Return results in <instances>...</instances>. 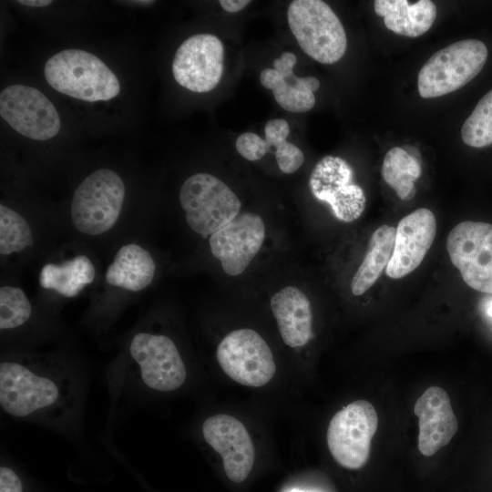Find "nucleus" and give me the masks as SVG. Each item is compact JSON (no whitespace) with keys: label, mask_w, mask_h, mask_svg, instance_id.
Returning a JSON list of instances; mask_svg holds the SVG:
<instances>
[{"label":"nucleus","mask_w":492,"mask_h":492,"mask_svg":"<svg viewBox=\"0 0 492 492\" xmlns=\"http://www.w3.org/2000/svg\"><path fill=\"white\" fill-rule=\"evenodd\" d=\"M89 380L85 372L56 358H5L0 363V406L12 418L82 444Z\"/></svg>","instance_id":"1"},{"label":"nucleus","mask_w":492,"mask_h":492,"mask_svg":"<svg viewBox=\"0 0 492 492\" xmlns=\"http://www.w3.org/2000/svg\"><path fill=\"white\" fill-rule=\"evenodd\" d=\"M128 360L106 376L108 425L120 410L143 405L148 395L179 390L187 380L186 364L174 341L165 334L138 332L128 347Z\"/></svg>","instance_id":"2"},{"label":"nucleus","mask_w":492,"mask_h":492,"mask_svg":"<svg viewBox=\"0 0 492 492\" xmlns=\"http://www.w3.org/2000/svg\"><path fill=\"white\" fill-rule=\"evenodd\" d=\"M47 83L56 91L88 102L109 100L120 91L116 75L95 55L66 49L45 65Z\"/></svg>","instance_id":"3"},{"label":"nucleus","mask_w":492,"mask_h":492,"mask_svg":"<svg viewBox=\"0 0 492 492\" xmlns=\"http://www.w3.org/2000/svg\"><path fill=\"white\" fill-rule=\"evenodd\" d=\"M288 24L301 48L322 64L340 60L347 47L344 28L333 9L321 0H294Z\"/></svg>","instance_id":"4"},{"label":"nucleus","mask_w":492,"mask_h":492,"mask_svg":"<svg viewBox=\"0 0 492 492\" xmlns=\"http://www.w3.org/2000/svg\"><path fill=\"white\" fill-rule=\"evenodd\" d=\"M487 54L486 45L477 39L460 40L438 50L418 73L419 95L434 98L459 89L482 70Z\"/></svg>","instance_id":"5"},{"label":"nucleus","mask_w":492,"mask_h":492,"mask_svg":"<svg viewBox=\"0 0 492 492\" xmlns=\"http://www.w3.org/2000/svg\"><path fill=\"white\" fill-rule=\"evenodd\" d=\"M125 199V185L120 176L100 169L77 186L70 207L75 228L87 235L109 231L118 220Z\"/></svg>","instance_id":"6"},{"label":"nucleus","mask_w":492,"mask_h":492,"mask_svg":"<svg viewBox=\"0 0 492 492\" xmlns=\"http://www.w3.org/2000/svg\"><path fill=\"white\" fill-rule=\"evenodd\" d=\"M179 203L190 228L206 238L240 214L241 200L222 180L209 173L189 177L179 190Z\"/></svg>","instance_id":"7"},{"label":"nucleus","mask_w":492,"mask_h":492,"mask_svg":"<svg viewBox=\"0 0 492 492\" xmlns=\"http://www.w3.org/2000/svg\"><path fill=\"white\" fill-rule=\"evenodd\" d=\"M377 426V413L366 400H355L338 411L330 421L326 436L334 460L348 469L363 467Z\"/></svg>","instance_id":"8"},{"label":"nucleus","mask_w":492,"mask_h":492,"mask_svg":"<svg viewBox=\"0 0 492 492\" xmlns=\"http://www.w3.org/2000/svg\"><path fill=\"white\" fill-rule=\"evenodd\" d=\"M216 357L222 371L242 385L262 386L271 381L276 371L269 345L252 329L229 333L219 343Z\"/></svg>","instance_id":"9"},{"label":"nucleus","mask_w":492,"mask_h":492,"mask_svg":"<svg viewBox=\"0 0 492 492\" xmlns=\"http://www.w3.org/2000/svg\"><path fill=\"white\" fill-rule=\"evenodd\" d=\"M446 250L464 282L472 289L492 294V224L462 221L448 233Z\"/></svg>","instance_id":"10"},{"label":"nucleus","mask_w":492,"mask_h":492,"mask_svg":"<svg viewBox=\"0 0 492 492\" xmlns=\"http://www.w3.org/2000/svg\"><path fill=\"white\" fill-rule=\"evenodd\" d=\"M0 115L21 135L47 140L61 128L59 115L52 102L38 89L15 84L0 93Z\"/></svg>","instance_id":"11"},{"label":"nucleus","mask_w":492,"mask_h":492,"mask_svg":"<svg viewBox=\"0 0 492 492\" xmlns=\"http://www.w3.org/2000/svg\"><path fill=\"white\" fill-rule=\"evenodd\" d=\"M309 185L313 196L330 205L338 220H356L365 208L364 190L354 182V170L340 157L325 156L320 159L310 176Z\"/></svg>","instance_id":"12"},{"label":"nucleus","mask_w":492,"mask_h":492,"mask_svg":"<svg viewBox=\"0 0 492 492\" xmlns=\"http://www.w3.org/2000/svg\"><path fill=\"white\" fill-rule=\"evenodd\" d=\"M224 48L211 34H197L179 46L172 73L181 87L193 92H208L220 82L223 73Z\"/></svg>","instance_id":"13"},{"label":"nucleus","mask_w":492,"mask_h":492,"mask_svg":"<svg viewBox=\"0 0 492 492\" xmlns=\"http://www.w3.org/2000/svg\"><path fill=\"white\" fill-rule=\"evenodd\" d=\"M265 239L261 217L252 212L241 213L210 236V251L226 274L242 273L261 250Z\"/></svg>","instance_id":"14"},{"label":"nucleus","mask_w":492,"mask_h":492,"mask_svg":"<svg viewBox=\"0 0 492 492\" xmlns=\"http://www.w3.org/2000/svg\"><path fill=\"white\" fill-rule=\"evenodd\" d=\"M205 442L220 455L228 478L235 483L244 481L252 469L255 451L243 424L230 415L209 416L201 425Z\"/></svg>","instance_id":"15"},{"label":"nucleus","mask_w":492,"mask_h":492,"mask_svg":"<svg viewBox=\"0 0 492 492\" xmlns=\"http://www.w3.org/2000/svg\"><path fill=\"white\" fill-rule=\"evenodd\" d=\"M436 220L426 208H419L405 216L395 228L387 276L401 279L415 271L423 261L436 238Z\"/></svg>","instance_id":"16"},{"label":"nucleus","mask_w":492,"mask_h":492,"mask_svg":"<svg viewBox=\"0 0 492 492\" xmlns=\"http://www.w3.org/2000/svg\"><path fill=\"white\" fill-rule=\"evenodd\" d=\"M414 412L419 419L418 449L432 456L449 444L458 429L450 398L443 388L430 386L416 400Z\"/></svg>","instance_id":"17"},{"label":"nucleus","mask_w":492,"mask_h":492,"mask_svg":"<svg viewBox=\"0 0 492 492\" xmlns=\"http://www.w3.org/2000/svg\"><path fill=\"white\" fill-rule=\"evenodd\" d=\"M296 56L284 52L273 61V68H265L260 75L261 85L272 90L276 102L285 110L302 113L315 104L314 91L320 87L314 77H298L293 74Z\"/></svg>","instance_id":"18"},{"label":"nucleus","mask_w":492,"mask_h":492,"mask_svg":"<svg viewBox=\"0 0 492 492\" xmlns=\"http://www.w3.org/2000/svg\"><path fill=\"white\" fill-rule=\"evenodd\" d=\"M271 308L285 344L299 347L313 336L311 302L305 293L294 286H287L275 292Z\"/></svg>","instance_id":"19"},{"label":"nucleus","mask_w":492,"mask_h":492,"mask_svg":"<svg viewBox=\"0 0 492 492\" xmlns=\"http://www.w3.org/2000/svg\"><path fill=\"white\" fill-rule=\"evenodd\" d=\"M374 12L384 17L390 31L408 37H416L430 29L436 18V6L430 0L410 3L407 0H376Z\"/></svg>","instance_id":"20"},{"label":"nucleus","mask_w":492,"mask_h":492,"mask_svg":"<svg viewBox=\"0 0 492 492\" xmlns=\"http://www.w3.org/2000/svg\"><path fill=\"white\" fill-rule=\"evenodd\" d=\"M155 272L156 263L150 253L141 246L130 243L118 251L105 279L112 286L138 292L151 283Z\"/></svg>","instance_id":"21"},{"label":"nucleus","mask_w":492,"mask_h":492,"mask_svg":"<svg viewBox=\"0 0 492 492\" xmlns=\"http://www.w3.org/2000/svg\"><path fill=\"white\" fill-rule=\"evenodd\" d=\"M395 238V228L389 225H382L374 231L367 253L351 282L354 296L367 292L386 269L393 254Z\"/></svg>","instance_id":"22"},{"label":"nucleus","mask_w":492,"mask_h":492,"mask_svg":"<svg viewBox=\"0 0 492 492\" xmlns=\"http://www.w3.org/2000/svg\"><path fill=\"white\" fill-rule=\"evenodd\" d=\"M96 271L86 255H77L62 264L47 263L40 271L39 283L65 297L77 296L86 285L91 283Z\"/></svg>","instance_id":"23"},{"label":"nucleus","mask_w":492,"mask_h":492,"mask_svg":"<svg viewBox=\"0 0 492 492\" xmlns=\"http://www.w3.org/2000/svg\"><path fill=\"white\" fill-rule=\"evenodd\" d=\"M381 174L400 200H410L415 195V182L422 174L421 159L394 147L384 155Z\"/></svg>","instance_id":"24"},{"label":"nucleus","mask_w":492,"mask_h":492,"mask_svg":"<svg viewBox=\"0 0 492 492\" xmlns=\"http://www.w3.org/2000/svg\"><path fill=\"white\" fill-rule=\"evenodd\" d=\"M265 144L268 152L275 147V158L282 172L291 174L303 163L304 156L295 145L286 140L290 133L289 124L282 118L269 120L264 128Z\"/></svg>","instance_id":"25"},{"label":"nucleus","mask_w":492,"mask_h":492,"mask_svg":"<svg viewBox=\"0 0 492 492\" xmlns=\"http://www.w3.org/2000/svg\"><path fill=\"white\" fill-rule=\"evenodd\" d=\"M27 221L15 210L0 205V253L9 255L33 245Z\"/></svg>","instance_id":"26"},{"label":"nucleus","mask_w":492,"mask_h":492,"mask_svg":"<svg viewBox=\"0 0 492 492\" xmlns=\"http://www.w3.org/2000/svg\"><path fill=\"white\" fill-rule=\"evenodd\" d=\"M465 144L483 148L492 144V89L477 104L461 128Z\"/></svg>","instance_id":"27"},{"label":"nucleus","mask_w":492,"mask_h":492,"mask_svg":"<svg viewBox=\"0 0 492 492\" xmlns=\"http://www.w3.org/2000/svg\"><path fill=\"white\" fill-rule=\"evenodd\" d=\"M32 314V305L24 291L13 286L0 289V329L10 331L27 323Z\"/></svg>","instance_id":"28"},{"label":"nucleus","mask_w":492,"mask_h":492,"mask_svg":"<svg viewBox=\"0 0 492 492\" xmlns=\"http://www.w3.org/2000/svg\"><path fill=\"white\" fill-rule=\"evenodd\" d=\"M236 149L244 159L251 161L261 159L268 152L265 140L252 132L241 134L236 139Z\"/></svg>","instance_id":"29"},{"label":"nucleus","mask_w":492,"mask_h":492,"mask_svg":"<svg viewBox=\"0 0 492 492\" xmlns=\"http://www.w3.org/2000/svg\"><path fill=\"white\" fill-rule=\"evenodd\" d=\"M24 487L18 474L9 466L0 467V492H23Z\"/></svg>","instance_id":"30"},{"label":"nucleus","mask_w":492,"mask_h":492,"mask_svg":"<svg viewBox=\"0 0 492 492\" xmlns=\"http://www.w3.org/2000/svg\"><path fill=\"white\" fill-rule=\"evenodd\" d=\"M220 6L227 12L235 13L243 9L248 4L249 0H220L219 1Z\"/></svg>","instance_id":"31"},{"label":"nucleus","mask_w":492,"mask_h":492,"mask_svg":"<svg viewBox=\"0 0 492 492\" xmlns=\"http://www.w3.org/2000/svg\"><path fill=\"white\" fill-rule=\"evenodd\" d=\"M17 3L26 5V6L44 7L52 4V1L50 0H19L17 1Z\"/></svg>","instance_id":"32"},{"label":"nucleus","mask_w":492,"mask_h":492,"mask_svg":"<svg viewBox=\"0 0 492 492\" xmlns=\"http://www.w3.org/2000/svg\"><path fill=\"white\" fill-rule=\"evenodd\" d=\"M486 311H487V314L492 317V301L487 302Z\"/></svg>","instance_id":"33"},{"label":"nucleus","mask_w":492,"mask_h":492,"mask_svg":"<svg viewBox=\"0 0 492 492\" xmlns=\"http://www.w3.org/2000/svg\"><path fill=\"white\" fill-rule=\"evenodd\" d=\"M128 3H134L138 5H150L154 2L153 1H128Z\"/></svg>","instance_id":"34"},{"label":"nucleus","mask_w":492,"mask_h":492,"mask_svg":"<svg viewBox=\"0 0 492 492\" xmlns=\"http://www.w3.org/2000/svg\"><path fill=\"white\" fill-rule=\"evenodd\" d=\"M288 492H309V491H304V490H299V489H292Z\"/></svg>","instance_id":"35"}]
</instances>
